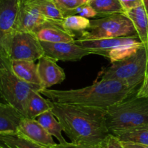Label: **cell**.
<instances>
[{"label": "cell", "instance_id": "cell-1", "mask_svg": "<svg viewBox=\"0 0 148 148\" xmlns=\"http://www.w3.org/2000/svg\"><path fill=\"white\" fill-rule=\"evenodd\" d=\"M51 110L71 143L99 147L110 134L106 119L107 110L54 102Z\"/></svg>", "mask_w": 148, "mask_h": 148}, {"label": "cell", "instance_id": "cell-2", "mask_svg": "<svg viewBox=\"0 0 148 148\" xmlns=\"http://www.w3.org/2000/svg\"><path fill=\"white\" fill-rule=\"evenodd\" d=\"M136 88L118 80L101 79L90 86L79 89L56 90L43 88L40 92L52 102L108 110L134 94Z\"/></svg>", "mask_w": 148, "mask_h": 148}, {"label": "cell", "instance_id": "cell-3", "mask_svg": "<svg viewBox=\"0 0 148 148\" xmlns=\"http://www.w3.org/2000/svg\"><path fill=\"white\" fill-rule=\"evenodd\" d=\"M111 134L148 125V98L135 93L108 108L106 114Z\"/></svg>", "mask_w": 148, "mask_h": 148}, {"label": "cell", "instance_id": "cell-4", "mask_svg": "<svg viewBox=\"0 0 148 148\" xmlns=\"http://www.w3.org/2000/svg\"><path fill=\"white\" fill-rule=\"evenodd\" d=\"M147 64V51L143 46L128 57L111 63L103 71L100 79H114L137 88L145 79Z\"/></svg>", "mask_w": 148, "mask_h": 148}, {"label": "cell", "instance_id": "cell-5", "mask_svg": "<svg viewBox=\"0 0 148 148\" xmlns=\"http://www.w3.org/2000/svg\"><path fill=\"white\" fill-rule=\"evenodd\" d=\"M40 85L28 83L16 76L11 69V62L0 59V93L1 97L17 108L25 117L27 100L33 90L40 92Z\"/></svg>", "mask_w": 148, "mask_h": 148}, {"label": "cell", "instance_id": "cell-6", "mask_svg": "<svg viewBox=\"0 0 148 148\" xmlns=\"http://www.w3.org/2000/svg\"><path fill=\"white\" fill-rule=\"evenodd\" d=\"M75 43L93 54L109 59L111 63L122 60L144 46L138 36L96 40H76Z\"/></svg>", "mask_w": 148, "mask_h": 148}, {"label": "cell", "instance_id": "cell-7", "mask_svg": "<svg viewBox=\"0 0 148 148\" xmlns=\"http://www.w3.org/2000/svg\"><path fill=\"white\" fill-rule=\"evenodd\" d=\"M77 40H96L137 36L132 20L125 13H116L90 20V25L79 32Z\"/></svg>", "mask_w": 148, "mask_h": 148}, {"label": "cell", "instance_id": "cell-8", "mask_svg": "<svg viewBox=\"0 0 148 148\" xmlns=\"http://www.w3.org/2000/svg\"><path fill=\"white\" fill-rule=\"evenodd\" d=\"M12 60H28L36 62L44 56V51L33 32L15 30L10 40L8 52Z\"/></svg>", "mask_w": 148, "mask_h": 148}, {"label": "cell", "instance_id": "cell-9", "mask_svg": "<svg viewBox=\"0 0 148 148\" xmlns=\"http://www.w3.org/2000/svg\"><path fill=\"white\" fill-rule=\"evenodd\" d=\"M21 0H0V59L10 61V40L15 31Z\"/></svg>", "mask_w": 148, "mask_h": 148}, {"label": "cell", "instance_id": "cell-10", "mask_svg": "<svg viewBox=\"0 0 148 148\" xmlns=\"http://www.w3.org/2000/svg\"><path fill=\"white\" fill-rule=\"evenodd\" d=\"M44 51V56L55 61L77 62L85 56L92 54L86 49L79 46L75 41L49 43L40 41Z\"/></svg>", "mask_w": 148, "mask_h": 148}, {"label": "cell", "instance_id": "cell-11", "mask_svg": "<svg viewBox=\"0 0 148 148\" xmlns=\"http://www.w3.org/2000/svg\"><path fill=\"white\" fill-rule=\"evenodd\" d=\"M53 20H53L45 17L37 9L27 3L26 0H21L16 22L15 30L33 32L40 25Z\"/></svg>", "mask_w": 148, "mask_h": 148}, {"label": "cell", "instance_id": "cell-12", "mask_svg": "<svg viewBox=\"0 0 148 148\" xmlns=\"http://www.w3.org/2000/svg\"><path fill=\"white\" fill-rule=\"evenodd\" d=\"M40 41L49 43L73 42L76 34L65 28L62 20H53L40 25L33 31Z\"/></svg>", "mask_w": 148, "mask_h": 148}, {"label": "cell", "instance_id": "cell-13", "mask_svg": "<svg viewBox=\"0 0 148 148\" xmlns=\"http://www.w3.org/2000/svg\"><path fill=\"white\" fill-rule=\"evenodd\" d=\"M18 134L30 141L46 147H51L56 145L51 135L43 126L36 119L25 117L19 127Z\"/></svg>", "mask_w": 148, "mask_h": 148}, {"label": "cell", "instance_id": "cell-14", "mask_svg": "<svg viewBox=\"0 0 148 148\" xmlns=\"http://www.w3.org/2000/svg\"><path fill=\"white\" fill-rule=\"evenodd\" d=\"M38 70L43 89L62 83L66 78L64 71L56 64V61L46 56L38 59Z\"/></svg>", "mask_w": 148, "mask_h": 148}, {"label": "cell", "instance_id": "cell-15", "mask_svg": "<svg viewBox=\"0 0 148 148\" xmlns=\"http://www.w3.org/2000/svg\"><path fill=\"white\" fill-rule=\"evenodd\" d=\"M24 116L9 103L0 104V134H16Z\"/></svg>", "mask_w": 148, "mask_h": 148}, {"label": "cell", "instance_id": "cell-16", "mask_svg": "<svg viewBox=\"0 0 148 148\" xmlns=\"http://www.w3.org/2000/svg\"><path fill=\"white\" fill-rule=\"evenodd\" d=\"M11 69L14 75L20 79L28 83L41 86V81L38 70V64H36L33 61L12 60Z\"/></svg>", "mask_w": 148, "mask_h": 148}, {"label": "cell", "instance_id": "cell-17", "mask_svg": "<svg viewBox=\"0 0 148 148\" xmlns=\"http://www.w3.org/2000/svg\"><path fill=\"white\" fill-rule=\"evenodd\" d=\"M124 13L132 20L137 30V36L145 47L147 48L148 46V15L144 5L139 6Z\"/></svg>", "mask_w": 148, "mask_h": 148}, {"label": "cell", "instance_id": "cell-18", "mask_svg": "<svg viewBox=\"0 0 148 148\" xmlns=\"http://www.w3.org/2000/svg\"><path fill=\"white\" fill-rule=\"evenodd\" d=\"M41 95L39 91H32L26 106L25 117L36 119L43 113L51 109L52 101L49 98L46 99Z\"/></svg>", "mask_w": 148, "mask_h": 148}, {"label": "cell", "instance_id": "cell-19", "mask_svg": "<svg viewBox=\"0 0 148 148\" xmlns=\"http://www.w3.org/2000/svg\"><path fill=\"white\" fill-rule=\"evenodd\" d=\"M36 119L51 135L54 137L59 141V144H65L67 143L62 135L63 127L57 118L52 113L51 110L43 113L36 117Z\"/></svg>", "mask_w": 148, "mask_h": 148}, {"label": "cell", "instance_id": "cell-20", "mask_svg": "<svg viewBox=\"0 0 148 148\" xmlns=\"http://www.w3.org/2000/svg\"><path fill=\"white\" fill-rule=\"evenodd\" d=\"M123 143L148 145V125L134 127L114 134Z\"/></svg>", "mask_w": 148, "mask_h": 148}, {"label": "cell", "instance_id": "cell-21", "mask_svg": "<svg viewBox=\"0 0 148 148\" xmlns=\"http://www.w3.org/2000/svg\"><path fill=\"white\" fill-rule=\"evenodd\" d=\"M88 4L96 11L98 17L116 13H124L119 0H93Z\"/></svg>", "mask_w": 148, "mask_h": 148}, {"label": "cell", "instance_id": "cell-22", "mask_svg": "<svg viewBox=\"0 0 148 148\" xmlns=\"http://www.w3.org/2000/svg\"><path fill=\"white\" fill-rule=\"evenodd\" d=\"M27 3L37 9L43 15L53 20H63L64 17L53 0H26Z\"/></svg>", "mask_w": 148, "mask_h": 148}, {"label": "cell", "instance_id": "cell-23", "mask_svg": "<svg viewBox=\"0 0 148 148\" xmlns=\"http://www.w3.org/2000/svg\"><path fill=\"white\" fill-rule=\"evenodd\" d=\"M0 140L12 148H51L33 143L18 133L16 134H0Z\"/></svg>", "mask_w": 148, "mask_h": 148}, {"label": "cell", "instance_id": "cell-24", "mask_svg": "<svg viewBox=\"0 0 148 148\" xmlns=\"http://www.w3.org/2000/svg\"><path fill=\"white\" fill-rule=\"evenodd\" d=\"M90 20L88 18L79 15H70L65 17L63 22V25L67 30L72 32H81L88 28L90 25Z\"/></svg>", "mask_w": 148, "mask_h": 148}, {"label": "cell", "instance_id": "cell-25", "mask_svg": "<svg viewBox=\"0 0 148 148\" xmlns=\"http://www.w3.org/2000/svg\"><path fill=\"white\" fill-rule=\"evenodd\" d=\"M70 15H79L86 18H93L98 17V13L89 4H85L77 7L75 10H70L65 14H64V17H67Z\"/></svg>", "mask_w": 148, "mask_h": 148}, {"label": "cell", "instance_id": "cell-26", "mask_svg": "<svg viewBox=\"0 0 148 148\" xmlns=\"http://www.w3.org/2000/svg\"><path fill=\"white\" fill-rule=\"evenodd\" d=\"M56 7L62 12L65 14L70 10H75L77 7L83 4H88L86 0H53Z\"/></svg>", "mask_w": 148, "mask_h": 148}, {"label": "cell", "instance_id": "cell-27", "mask_svg": "<svg viewBox=\"0 0 148 148\" xmlns=\"http://www.w3.org/2000/svg\"><path fill=\"white\" fill-rule=\"evenodd\" d=\"M100 148H126L122 142L114 134H111L107 135L101 143Z\"/></svg>", "mask_w": 148, "mask_h": 148}, {"label": "cell", "instance_id": "cell-28", "mask_svg": "<svg viewBox=\"0 0 148 148\" xmlns=\"http://www.w3.org/2000/svg\"><path fill=\"white\" fill-rule=\"evenodd\" d=\"M121 6L124 10V12L133 8L143 5V0H119Z\"/></svg>", "mask_w": 148, "mask_h": 148}, {"label": "cell", "instance_id": "cell-29", "mask_svg": "<svg viewBox=\"0 0 148 148\" xmlns=\"http://www.w3.org/2000/svg\"><path fill=\"white\" fill-rule=\"evenodd\" d=\"M51 148H100L97 147H92V146L84 145L75 144L72 143H66L65 144H56L52 146Z\"/></svg>", "mask_w": 148, "mask_h": 148}, {"label": "cell", "instance_id": "cell-30", "mask_svg": "<svg viewBox=\"0 0 148 148\" xmlns=\"http://www.w3.org/2000/svg\"><path fill=\"white\" fill-rule=\"evenodd\" d=\"M137 95L140 97H146V98H148V77H145V80L142 83L141 87L137 90Z\"/></svg>", "mask_w": 148, "mask_h": 148}, {"label": "cell", "instance_id": "cell-31", "mask_svg": "<svg viewBox=\"0 0 148 148\" xmlns=\"http://www.w3.org/2000/svg\"><path fill=\"white\" fill-rule=\"evenodd\" d=\"M123 144L126 148H148V145H145L135 144V143H123Z\"/></svg>", "mask_w": 148, "mask_h": 148}, {"label": "cell", "instance_id": "cell-32", "mask_svg": "<svg viewBox=\"0 0 148 148\" xmlns=\"http://www.w3.org/2000/svg\"><path fill=\"white\" fill-rule=\"evenodd\" d=\"M143 5H144L145 8L146 12H147V15H148V0H143Z\"/></svg>", "mask_w": 148, "mask_h": 148}, {"label": "cell", "instance_id": "cell-33", "mask_svg": "<svg viewBox=\"0 0 148 148\" xmlns=\"http://www.w3.org/2000/svg\"><path fill=\"white\" fill-rule=\"evenodd\" d=\"M0 147L1 148H12L11 147H10L9 145H6L5 143H4L3 142L1 141V145H0Z\"/></svg>", "mask_w": 148, "mask_h": 148}, {"label": "cell", "instance_id": "cell-34", "mask_svg": "<svg viewBox=\"0 0 148 148\" xmlns=\"http://www.w3.org/2000/svg\"><path fill=\"white\" fill-rule=\"evenodd\" d=\"M146 49H147V72H146L145 77H148V46L146 48Z\"/></svg>", "mask_w": 148, "mask_h": 148}, {"label": "cell", "instance_id": "cell-35", "mask_svg": "<svg viewBox=\"0 0 148 148\" xmlns=\"http://www.w3.org/2000/svg\"><path fill=\"white\" fill-rule=\"evenodd\" d=\"M86 1H88V3H89V2H90V1H93V0H86Z\"/></svg>", "mask_w": 148, "mask_h": 148}, {"label": "cell", "instance_id": "cell-36", "mask_svg": "<svg viewBox=\"0 0 148 148\" xmlns=\"http://www.w3.org/2000/svg\"><path fill=\"white\" fill-rule=\"evenodd\" d=\"M0 148H1V147H0Z\"/></svg>", "mask_w": 148, "mask_h": 148}]
</instances>
